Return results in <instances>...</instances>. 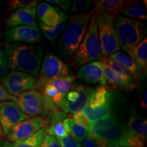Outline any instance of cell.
Listing matches in <instances>:
<instances>
[{"mask_svg": "<svg viewBox=\"0 0 147 147\" xmlns=\"http://www.w3.org/2000/svg\"><path fill=\"white\" fill-rule=\"evenodd\" d=\"M2 50L9 69L38 76L44 57L42 46L4 42Z\"/></svg>", "mask_w": 147, "mask_h": 147, "instance_id": "1", "label": "cell"}, {"mask_svg": "<svg viewBox=\"0 0 147 147\" xmlns=\"http://www.w3.org/2000/svg\"><path fill=\"white\" fill-rule=\"evenodd\" d=\"M91 16V12L71 16L57 44L59 55L64 60L69 61L75 57L87 33Z\"/></svg>", "mask_w": 147, "mask_h": 147, "instance_id": "2", "label": "cell"}, {"mask_svg": "<svg viewBox=\"0 0 147 147\" xmlns=\"http://www.w3.org/2000/svg\"><path fill=\"white\" fill-rule=\"evenodd\" d=\"M127 127L123 125L115 115L91 123L89 136L97 147H111L125 144L129 134Z\"/></svg>", "mask_w": 147, "mask_h": 147, "instance_id": "3", "label": "cell"}, {"mask_svg": "<svg viewBox=\"0 0 147 147\" xmlns=\"http://www.w3.org/2000/svg\"><path fill=\"white\" fill-rule=\"evenodd\" d=\"M114 26L121 49L126 53L137 46L146 37V25L138 20L117 15L114 19Z\"/></svg>", "mask_w": 147, "mask_h": 147, "instance_id": "4", "label": "cell"}, {"mask_svg": "<svg viewBox=\"0 0 147 147\" xmlns=\"http://www.w3.org/2000/svg\"><path fill=\"white\" fill-rule=\"evenodd\" d=\"M103 59L98 38L97 16L92 14L87 33L74 57L73 65L77 68L90 62L102 61Z\"/></svg>", "mask_w": 147, "mask_h": 147, "instance_id": "5", "label": "cell"}, {"mask_svg": "<svg viewBox=\"0 0 147 147\" xmlns=\"http://www.w3.org/2000/svg\"><path fill=\"white\" fill-rule=\"evenodd\" d=\"M16 104L25 115L30 116H45L59 107L53 103L42 92L32 89L25 91L16 97Z\"/></svg>", "mask_w": 147, "mask_h": 147, "instance_id": "6", "label": "cell"}, {"mask_svg": "<svg viewBox=\"0 0 147 147\" xmlns=\"http://www.w3.org/2000/svg\"><path fill=\"white\" fill-rule=\"evenodd\" d=\"M71 71V66L54 53H48L44 59L39 78L33 89L41 91L49 82L56 79L67 76Z\"/></svg>", "mask_w": 147, "mask_h": 147, "instance_id": "7", "label": "cell"}, {"mask_svg": "<svg viewBox=\"0 0 147 147\" xmlns=\"http://www.w3.org/2000/svg\"><path fill=\"white\" fill-rule=\"evenodd\" d=\"M115 16L108 14L97 16V31L101 52L106 58L121 50L120 45L114 26Z\"/></svg>", "mask_w": 147, "mask_h": 147, "instance_id": "8", "label": "cell"}, {"mask_svg": "<svg viewBox=\"0 0 147 147\" xmlns=\"http://www.w3.org/2000/svg\"><path fill=\"white\" fill-rule=\"evenodd\" d=\"M93 88L76 84L71 89L60 104L59 108L65 113H76L89 104Z\"/></svg>", "mask_w": 147, "mask_h": 147, "instance_id": "9", "label": "cell"}, {"mask_svg": "<svg viewBox=\"0 0 147 147\" xmlns=\"http://www.w3.org/2000/svg\"><path fill=\"white\" fill-rule=\"evenodd\" d=\"M49 120L45 116L29 117L16 125L8 134V140L18 142L32 136L45 127L48 126Z\"/></svg>", "mask_w": 147, "mask_h": 147, "instance_id": "10", "label": "cell"}, {"mask_svg": "<svg viewBox=\"0 0 147 147\" xmlns=\"http://www.w3.org/2000/svg\"><path fill=\"white\" fill-rule=\"evenodd\" d=\"M37 82L35 76L18 71H11L2 80L7 91L13 96L33 89Z\"/></svg>", "mask_w": 147, "mask_h": 147, "instance_id": "11", "label": "cell"}, {"mask_svg": "<svg viewBox=\"0 0 147 147\" xmlns=\"http://www.w3.org/2000/svg\"><path fill=\"white\" fill-rule=\"evenodd\" d=\"M20 110L16 102H1L0 106V125L3 136H7L16 125L25 119L29 118Z\"/></svg>", "mask_w": 147, "mask_h": 147, "instance_id": "12", "label": "cell"}, {"mask_svg": "<svg viewBox=\"0 0 147 147\" xmlns=\"http://www.w3.org/2000/svg\"><path fill=\"white\" fill-rule=\"evenodd\" d=\"M3 38L5 42L26 45H40L44 42L38 27L26 25L18 26L7 30L3 34Z\"/></svg>", "mask_w": 147, "mask_h": 147, "instance_id": "13", "label": "cell"}, {"mask_svg": "<svg viewBox=\"0 0 147 147\" xmlns=\"http://www.w3.org/2000/svg\"><path fill=\"white\" fill-rule=\"evenodd\" d=\"M77 76L80 80L87 84L107 85L102 63L98 61L90 62L82 65L79 69Z\"/></svg>", "mask_w": 147, "mask_h": 147, "instance_id": "14", "label": "cell"}, {"mask_svg": "<svg viewBox=\"0 0 147 147\" xmlns=\"http://www.w3.org/2000/svg\"><path fill=\"white\" fill-rule=\"evenodd\" d=\"M26 25L38 27L36 23V8L18 9L14 10L5 20L3 28L5 30L18 26Z\"/></svg>", "mask_w": 147, "mask_h": 147, "instance_id": "15", "label": "cell"}, {"mask_svg": "<svg viewBox=\"0 0 147 147\" xmlns=\"http://www.w3.org/2000/svg\"><path fill=\"white\" fill-rule=\"evenodd\" d=\"M63 11L47 2H40L36 8L37 18L47 26L55 27L59 23Z\"/></svg>", "mask_w": 147, "mask_h": 147, "instance_id": "16", "label": "cell"}, {"mask_svg": "<svg viewBox=\"0 0 147 147\" xmlns=\"http://www.w3.org/2000/svg\"><path fill=\"white\" fill-rule=\"evenodd\" d=\"M117 94L107 85H99L93 90L88 106L91 108L100 107L117 100Z\"/></svg>", "mask_w": 147, "mask_h": 147, "instance_id": "17", "label": "cell"}, {"mask_svg": "<svg viewBox=\"0 0 147 147\" xmlns=\"http://www.w3.org/2000/svg\"><path fill=\"white\" fill-rule=\"evenodd\" d=\"M125 0H100L93 1L94 8L91 13L100 16L101 14H108L113 16L117 14L121 9L127 3Z\"/></svg>", "mask_w": 147, "mask_h": 147, "instance_id": "18", "label": "cell"}, {"mask_svg": "<svg viewBox=\"0 0 147 147\" xmlns=\"http://www.w3.org/2000/svg\"><path fill=\"white\" fill-rule=\"evenodd\" d=\"M108 57L115 61L116 62L120 63L121 65L125 67L131 74L136 81L138 82V79L140 78L145 74L140 66L138 64H137L136 62L133 59H131L125 53L119 51V52L113 53V54L110 55Z\"/></svg>", "mask_w": 147, "mask_h": 147, "instance_id": "19", "label": "cell"}, {"mask_svg": "<svg viewBox=\"0 0 147 147\" xmlns=\"http://www.w3.org/2000/svg\"><path fill=\"white\" fill-rule=\"evenodd\" d=\"M131 134L146 140L147 136V121L136 113L134 108H131L128 125L127 127Z\"/></svg>", "mask_w": 147, "mask_h": 147, "instance_id": "20", "label": "cell"}, {"mask_svg": "<svg viewBox=\"0 0 147 147\" xmlns=\"http://www.w3.org/2000/svg\"><path fill=\"white\" fill-rule=\"evenodd\" d=\"M117 100L110 102L105 105L95 108H91L89 106H85L82 112L87 117L91 123L100 120V119L106 118L110 116L115 115V108L116 107Z\"/></svg>", "mask_w": 147, "mask_h": 147, "instance_id": "21", "label": "cell"}, {"mask_svg": "<svg viewBox=\"0 0 147 147\" xmlns=\"http://www.w3.org/2000/svg\"><path fill=\"white\" fill-rule=\"evenodd\" d=\"M112 70L116 72L123 80L127 84L130 91L137 89L138 87V82L136 81L131 74L120 63H117L109 57L104 58L102 59Z\"/></svg>", "mask_w": 147, "mask_h": 147, "instance_id": "22", "label": "cell"}, {"mask_svg": "<svg viewBox=\"0 0 147 147\" xmlns=\"http://www.w3.org/2000/svg\"><path fill=\"white\" fill-rule=\"evenodd\" d=\"M36 21H38V25H39V27L41 29L42 33H43L46 38H47V39L49 40L51 44L54 45L55 42H56V40H57V38L59 37L61 34L63 32L64 28H65V27L66 22H67V18H68V15H67V14L63 12L59 23L55 27L47 26L45 24L42 23L38 18L36 17Z\"/></svg>", "mask_w": 147, "mask_h": 147, "instance_id": "23", "label": "cell"}, {"mask_svg": "<svg viewBox=\"0 0 147 147\" xmlns=\"http://www.w3.org/2000/svg\"><path fill=\"white\" fill-rule=\"evenodd\" d=\"M144 2V1H143ZM119 13L123 15L127 16L130 18H137L140 20H146V6L144 3L139 1H128L127 3L121 9Z\"/></svg>", "mask_w": 147, "mask_h": 147, "instance_id": "24", "label": "cell"}, {"mask_svg": "<svg viewBox=\"0 0 147 147\" xmlns=\"http://www.w3.org/2000/svg\"><path fill=\"white\" fill-rule=\"evenodd\" d=\"M127 53L128 56L135 61L137 64L140 66L145 74H146L147 69V38L140 42L137 46L128 51Z\"/></svg>", "mask_w": 147, "mask_h": 147, "instance_id": "25", "label": "cell"}, {"mask_svg": "<svg viewBox=\"0 0 147 147\" xmlns=\"http://www.w3.org/2000/svg\"><path fill=\"white\" fill-rule=\"evenodd\" d=\"M63 123L69 136L76 142H82L88 136H89V130L79 125L73 119L66 118L64 119Z\"/></svg>", "mask_w": 147, "mask_h": 147, "instance_id": "26", "label": "cell"}, {"mask_svg": "<svg viewBox=\"0 0 147 147\" xmlns=\"http://www.w3.org/2000/svg\"><path fill=\"white\" fill-rule=\"evenodd\" d=\"M101 62L102 63V67L103 69H104V73L106 80V82L109 84L110 87L112 89H123L130 91L127 84L123 80V78H121L117 73L115 72L113 70H112L106 65V63L104 61L102 60Z\"/></svg>", "mask_w": 147, "mask_h": 147, "instance_id": "27", "label": "cell"}, {"mask_svg": "<svg viewBox=\"0 0 147 147\" xmlns=\"http://www.w3.org/2000/svg\"><path fill=\"white\" fill-rule=\"evenodd\" d=\"M75 79H76V76L74 75H69L67 76L62 77V78L53 80L49 84L53 85L57 89L61 98L64 100L67 93L70 90Z\"/></svg>", "mask_w": 147, "mask_h": 147, "instance_id": "28", "label": "cell"}, {"mask_svg": "<svg viewBox=\"0 0 147 147\" xmlns=\"http://www.w3.org/2000/svg\"><path fill=\"white\" fill-rule=\"evenodd\" d=\"M48 126L39 130L32 136L14 143V147H39L47 134Z\"/></svg>", "mask_w": 147, "mask_h": 147, "instance_id": "29", "label": "cell"}, {"mask_svg": "<svg viewBox=\"0 0 147 147\" xmlns=\"http://www.w3.org/2000/svg\"><path fill=\"white\" fill-rule=\"evenodd\" d=\"M47 134L53 136L56 139H59L68 136L62 121L53 123L50 126H48Z\"/></svg>", "mask_w": 147, "mask_h": 147, "instance_id": "30", "label": "cell"}, {"mask_svg": "<svg viewBox=\"0 0 147 147\" xmlns=\"http://www.w3.org/2000/svg\"><path fill=\"white\" fill-rule=\"evenodd\" d=\"M94 8L93 1L89 0H74L70 8L72 13H83L82 12H87Z\"/></svg>", "mask_w": 147, "mask_h": 147, "instance_id": "31", "label": "cell"}, {"mask_svg": "<svg viewBox=\"0 0 147 147\" xmlns=\"http://www.w3.org/2000/svg\"><path fill=\"white\" fill-rule=\"evenodd\" d=\"M38 3L40 1L37 0H11L8 3V7L10 10L29 9L36 8Z\"/></svg>", "mask_w": 147, "mask_h": 147, "instance_id": "32", "label": "cell"}, {"mask_svg": "<svg viewBox=\"0 0 147 147\" xmlns=\"http://www.w3.org/2000/svg\"><path fill=\"white\" fill-rule=\"evenodd\" d=\"M42 93L46 95L48 98L50 99L53 103L59 107L60 104L63 102V100L61 98L59 93L57 89L50 84H48L42 90Z\"/></svg>", "mask_w": 147, "mask_h": 147, "instance_id": "33", "label": "cell"}, {"mask_svg": "<svg viewBox=\"0 0 147 147\" xmlns=\"http://www.w3.org/2000/svg\"><path fill=\"white\" fill-rule=\"evenodd\" d=\"M73 119L79 125L83 127L88 130H90V129H91V122L87 117V115H84L82 111L77 112V113L74 114Z\"/></svg>", "mask_w": 147, "mask_h": 147, "instance_id": "34", "label": "cell"}, {"mask_svg": "<svg viewBox=\"0 0 147 147\" xmlns=\"http://www.w3.org/2000/svg\"><path fill=\"white\" fill-rule=\"evenodd\" d=\"M9 67L6 59L3 52L2 48L0 46V81H2L8 74Z\"/></svg>", "mask_w": 147, "mask_h": 147, "instance_id": "35", "label": "cell"}, {"mask_svg": "<svg viewBox=\"0 0 147 147\" xmlns=\"http://www.w3.org/2000/svg\"><path fill=\"white\" fill-rule=\"evenodd\" d=\"M125 144L129 147H145L144 140L131 134L127 138Z\"/></svg>", "mask_w": 147, "mask_h": 147, "instance_id": "36", "label": "cell"}, {"mask_svg": "<svg viewBox=\"0 0 147 147\" xmlns=\"http://www.w3.org/2000/svg\"><path fill=\"white\" fill-rule=\"evenodd\" d=\"M57 140L60 145V147H82L80 143L76 142L69 136Z\"/></svg>", "mask_w": 147, "mask_h": 147, "instance_id": "37", "label": "cell"}, {"mask_svg": "<svg viewBox=\"0 0 147 147\" xmlns=\"http://www.w3.org/2000/svg\"><path fill=\"white\" fill-rule=\"evenodd\" d=\"M16 102L17 98L16 97L10 95V93L7 91L4 86L2 83H0V103L4 102Z\"/></svg>", "mask_w": 147, "mask_h": 147, "instance_id": "38", "label": "cell"}, {"mask_svg": "<svg viewBox=\"0 0 147 147\" xmlns=\"http://www.w3.org/2000/svg\"><path fill=\"white\" fill-rule=\"evenodd\" d=\"M39 147H60L57 140L47 134Z\"/></svg>", "mask_w": 147, "mask_h": 147, "instance_id": "39", "label": "cell"}, {"mask_svg": "<svg viewBox=\"0 0 147 147\" xmlns=\"http://www.w3.org/2000/svg\"><path fill=\"white\" fill-rule=\"evenodd\" d=\"M47 2L49 4L51 3L58 5L59 8H60L65 12H67L71 5V1L69 0H47Z\"/></svg>", "mask_w": 147, "mask_h": 147, "instance_id": "40", "label": "cell"}, {"mask_svg": "<svg viewBox=\"0 0 147 147\" xmlns=\"http://www.w3.org/2000/svg\"><path fill=\"white\" fill-rule=\"evenodd\" d=\"M82 142H83L81 144L82 147H97L95 141L92 139V138L90 136H88Z\"/></svg>", "mask_w": 147, "mask_h": 147, "instance_id": "41", "label": "cell"}, {"mask_svg": "<svg viewBox=\"0 0 147 147\" xmlns=\"http://www.w3.org/2000/svg\"><path fill=\"white\" fill-rule=\"evenodd\" d=\"M146 95H147V92L146 90H144V91H142V94H141L140 99V106L144 108H147V106H146V103H147Z\"/></svg>", "mask_w": 147, "mask_h": 147, "instance_id": "42", "label": "cell"}, {"mask_svg": "<svg viewBox=\"0 0 147 147\" xmlns=\"http://www.w3.org/2000/svg\"><path fill=\"white\" fill-rule=\"evenodd\" d=\"M0 147H14V142L7 140L0 141Z\"/></svg>", "mask_w": 147, "mask_h": 147, "instance_id": "43", "label": "cell"}, {"mask_svg": "<svg viewBox=\"0 0 147 147\" xmlns=\"http://www.w3.org/2000/svg\"><path fill=\"white\" fill-rule=\"evenodd\" d=\"M111 147H129V146H126V145H124V144H120V145H115V146H113Z\"/></svg>", "mask_w": 147, "mask_h": 147, "instance_id": "44", "label": "cell"}, {"mask_svg": "<svg viewBox=\"0 0 147 147\" xmlns=\"http://www.w3.org/2000/svg\"><path fill=\"white\" fill-rule=\"evenodd\" d=\"M1 102L0 103V106H1ZM3 136V133H2V130H1V125H0V138H1V137Z\"/></svg>", "mask_w": 147, "mask_h": 147, "instance_id": "45", "label": "cell"}]
</instances>
